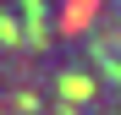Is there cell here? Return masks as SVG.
<instances>
[{"mask_svg":"<svg viewBox=\"0 0 121 115\" xmlns=\"http://www.w3.org/2000/svg\"><path fill=\"white\" fill-rule=\"evenodd\" d=\"M88 88H94L88 77H66V82H60V93H66V99H88Z\"/></svg>","mask_w":121,"mask_h":115,"instance_id":"obj_1","label":"cell"}]
</instances>
